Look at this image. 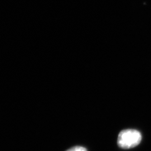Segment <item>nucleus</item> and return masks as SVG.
Masks as SVG:
<instances>
[{
    "mask_svg": "<svg viewBox=\"0 0 151 151\" xmlns=\"http://www.w3.org/2000/svg\"><path fill=\"white\" fill-rule=\"evenodd\" d=\"M142 140L140 132L135 129H125L118 135V144L123 149H130L138 146Z\"/></svg>",
    "mask_w": 151,
    "mask_h": 151,
    "instance_id": "1",
    "label": "nucleus"
},
{
    "mask_svg": "<svg viewBox=\"0 0 151 151\" xmlns=\"http://www.w3.org/2000/svg\"><path fill=\"white\" fill-rule=\"evenodd\" d=\"M67 151H87V150L83 147L76 146V147L71 148L70 150H68Z\"/></svg>",
    "mask_w": 151,
    "mask_h": 151,
    "instance_id": "2",
    "label": "nucleus"
}]
</instances>
